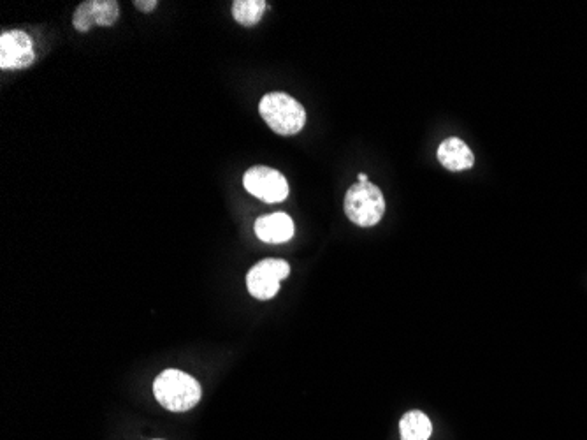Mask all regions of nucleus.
Segmentation results:
<instances>
[{"instance_id":"obj_1","label":"nucleus","mask_w":587,"mask_h":440,"mask_svg":"<svg viewBox=\"0 0 587 440\" xmlns=\"http://www.w3.org/2000/svg\"><path fill=\"white\" fill-rule=\"evenodd\" d=\"M153 395L167 411L185 412L201 400V386L192 375L166 370L153 382Z\"/></svg>"},{"instance_id":"obj_2","label":"nucleus","mask_w":587,"mask_h":440,"mask_svg":"<svg viewBox=\"0 0 587 440\" xmlns=\"http://www.w3.org/2000/svg\"><path fill=\"white\" fill-rule=\"evenodd\" d=\"M259 111L264 122L282 136L298 134L306 125V111L294 97L283 92H271L262 97Z\"/></svg>"},{"instance_id":"obj_3","label":"nucleus","mask_w":587,"mask_h":440,"mask_svg":"<svg viewBox=\"0 0 587 440\" xmlns=\"http://www.w3.org/2000/svg\"><path fill=\"white\" fill-rule=\"evenodd\" d=\"M385 212V199L377 185L357 182L352 185L345 196V213L361 228L377 226Z\"/></svg>"},{"instance_id":"obj_4","label":"nucleus","mask_w":587,"mask_h":440,"mask_svg":"<svg viewBox=\"0 0 587 440\" xmlns=\"http://www.w3.org/2000/svg\"><path fill=\"white\" fill-rule=\"evenodd\" d=\"M243 185L252 196L264 203H282L289 196V184L285 176L268 166L248 169L243 176Z\"/></svg>"},{"instance_id":"obj_5","label":"nucleus","mask_w":587,"mask_h":440,"mask_svg":"<svg viewBox=\"0 0 587 440\" xmlns=\"http://www.w3.org/2000/svg\"><path fill=\"white\" fill-rule=\"evenodd\" d=\"M290 273V266L283 259H264L261 263L255 264L248 272L247 286L250 294L257 300H271L278 289L280 282L287 279Z\"/></svg>"},{"instance_id":"obj_6","label":"nucleus","mask_w":587,"mask_h":440,"mask_svg":"<svg viewBox=\"0 0 587 440\" xmlns=\"http://www.w3.org/2000/svg\"><path fill=\"white\" fill-rule=\"evenodd\" d=\"M34 44L22 30H11L0 36V67L2 69H25L34 62Z\"/></svg>"},{"instance_id":"obj_7","label":"nucleus","mask_w":587,"mask_h":440,"mask_svg":"<svg viewBox=\"0 0 587 440\" xmlns=\"http://www.w3.org/2000/svg\"><path fill=\"white\" fill-rule=\"evenodd\" d=\"M120 18V9L115 0H90L83 2L74 13L73 25L78 32H88L94 25L111 27Z\"/></svg>"},{"instance_id":"obj_8","label":"nucleus","mask_w":587,"mask_h":440,"mask_svg":"<svg viewBox=\"0 0 587 440\" xmlns=\"http://www.w3.org/2000/svg\"><path fill=\"white\" fill-rule=\"evenodd\" d=\"M255 235L264 243H285L294 236V220L287 213H271L255 222Z\"/></svg>"},{"instance_id":"obj_9","label":"nucleus","mask_w":587,"mask_h":440,"mask_svg":"<svg viewBox=\"0 0 587 440\" xmlns=\"http://www.w3.org/2000/svg\"><path fill=\"white\" fill-rule=\"evenodd\" d=\"M438 161L443 168L449 171H464V169L472 168L475 164V157L470 147L459 138H449L443 141L442 145L438 147Z\"/></svg>"},{"instance_id":"obj_10","label":"nucleus","mask_w":587,"mask_h":440,"mask_svg":"<svg viewBox=\"0 0 587 440\" xmlns=\"http://www.w3.org/2000/svg\"><path fill=\"white\" fill-rule=\"evenodd\" d=\"M399 433L401 440H428L433 433V425L424 412L412 411L399 421Z\"/></svg>"},{"instance_id":"obj_11","label":"nucleus","mask_w":587,"mask_h":440,"mask_svg":"<svg viewBox=\"0 0 587 440\" xmlns=\"http://www.w3.org/2000/svg\"><path fill=\"white\" fill-rule=\"evenodd\" d=\"M264 11H266L264 0H236L232 4L234 20L245 27H254L261 22Z\"/></svg>"},{"instance_id":"obj_12","label":"nucleus","mask_w":587,"mask_h":440,"mask_svg":"<svg viewBox=\"0 0 587 440\" xmlns=\"http://www.w3.org/2000/svg\"><path fill=\"white\" fill-rule=\"evenodd\" d=\"M134 6H136L139 11H145V13H148V11L155 9L157 2H155V0H152V2H143V0H138V2H134Z\"/></svg>"},{"instance_id":"obj_13","label":"nucleus","mask_w":587,"mask_h":440,"mask_svg":"<svg viewBox=\"0 0 587 440\" xmlns=\"http://www.w3.org/2000/svg\"><path fill=\"white\" fill-rule=\"evenodd\" d=\"M359 182H361V184H366V182H368V175L361 173V175H359Z\"/></svg>"}]
</instances>
